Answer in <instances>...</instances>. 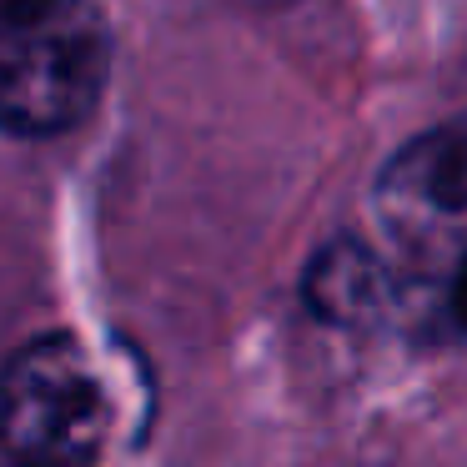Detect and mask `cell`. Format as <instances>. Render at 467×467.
<instances>
[{
    "mask_svg": "<svg viewBox=\"0 0 467 467\" xmlns=\"http://www.w3.org/2000/svg\"><path fill=\"white\" fill-rule=\"evenodd\" d=\"M111 81V26L91 0H5L0 111L21 141L81 126Z\"/></svg>",
    "mask_w": 467,
    "mask_h": 467,
    "instance_id": "1",
    "label": "cell"
},
{
    "mask_svg": "<svg viewBox=\"0 0 467 467\" xmlns=\"http://www.w3.org/2000/svg\"><path fill=\"white\" fill-rule=\"evenodd\" d=\"M111 402L86 347L71 332L26 342L5 372V452L11 467H91L101 457Z\"/></svg>",
    "mask_w": 467,
    "mask_h": 467,
    "instance_id": "2",
    "label": "cell"
},
{
    "mask_svg": "<svg viewBox=\"0 0 467 467\" xmlns=\"http://www.w3.org/2000/svg\"><path fill=\"white\" fill-rule=\"evenodd\" d=\"M382 206L392 222H462L467 216V131H427L387 166Z\"/></svg>",
    "mask_w": 467,
    "mask_h": 467,
    "instance_id": "3",
    "label": "cell"
},
{
    "mask_svg": "<svg viewBox=\"0 0 467 467\" xmlns=\"http://www.w3.org/2000/svg\"><path fill=\"white\" fill-rule=\"evenodd\" d=\"M302 296L312 317H322L327 327H367L392 302V272L357 236H337L312 256L302 276Z\"/></svg>",
    "mask_w": 467,
    "mask_h": 467,
    "instance_id": "4",
    "label": "cell"
},
{
    "mask_svg": "<svg viewBox=\"0 0 467 467\" xmlns=\"http://www.w3.org/2000/svg\"><path fill=\"white\" fill-rule=\"evenodd\" d=\"M442 317L452 332H467V256L447 272V296H442Z\"/></svg>",
    "mask_w": 467,
    "mask_h": 467,
    "instance_id": "5",
    "label": "cell"
},
{
    "mask_svg": "<svg viewBox=\"0 0 467 467\" xmlns=\"http://www.w3.org/2000/svg\"><path fill=\"white\" fill-rule=\"evenodd\" d=\"M256 5H286V0H256Z\"/></svg>",
    "mask_w": 467,
    "mask_h": 467,
    "instance_id": "6",
    "label": "cell"
}]
</instances>
